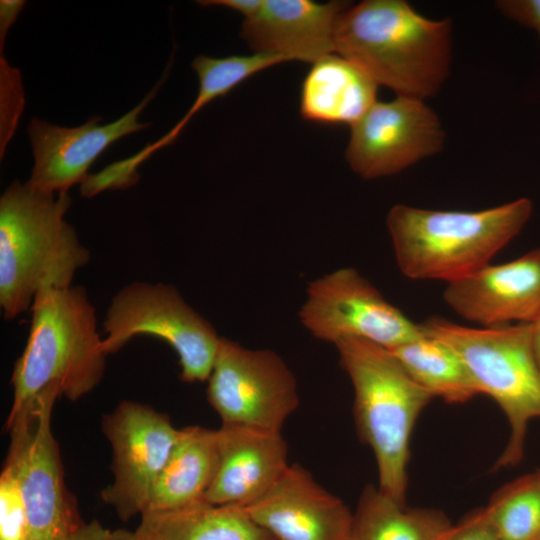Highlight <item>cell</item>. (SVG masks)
Here are the masks:
<instances>
[{
  "label": "cell",
  "mask_w": 540,
  "mask_h": 540,
  "mask_svg": "<svg viewBox=\"0 0 540 540\" xmlns=\"http://www.w3.org/2000/svg\"><path fill=\"white\" fill-rule=\"evenodd\" d=\"M335 52L397 96L425 100L448 78L452 21L426 18L403 0H365L341 15Z\"/></svg>",
  "instance_id": "6da1fadb"
},
{
  "label": "cell",
  "mask_w": 540,
  "mask_h": 540,
  "mask_svg": "<svg viewBox=\"0 0 540 540\" xmlns=\"http://www.w3.org/2000/svg\"><path fill=\"white\" fill-rule=\"evenodd\" d=\"M67 192L14 181L0 198V306L5 319L31 308L39 290L72 286L89 251L64 218Z\"/></svg>",
  "instance_id": "7a4b0ae2"
},
{
  "label": "cell",
  "mask_w": 540,
  "mask_h": 540,
  "mask_svg": "<svg viewBox=\"0 0 540 540\" xmlns=\"http://www.w3.org/2000/svg\"><path fill=\"white\" fill-rule=\"evenodd\" d=\"M531 213L528 198L479 211L398 204L388 212L386 224L404 276L450 283L490 264L521 232Z\"/></svg>",
  "instance_id": "3957f363"
},
{
  "label": "cell",
  "mask_w": 540,
  "mask_h": 540,
  "mask_svg": "<svg viewBox=\"0 0 540 540\" xmlns=\"http://www.w3.org/2000/svg\"><path fill=\"white\" fill-rule=\"evenodd\" d=\"M25 348L15 363L10 412L49 387L77 401L102 380L107 354L96 314L82 286L39 290Z\"/></svg>",
  "instance_id": "277c9868"
},
{
  "label": "cell",
  "mask_w": 540,
  "mask_h": 540,
  "mask_svg": "<svg viewBox=\"0 0 540 540\" xmlns=\"http://www.w3.org/2000/svg\"><path fill=\"white\" fill-rule=\"evenodd\" d=\"M335 346L353 385L358 435L376 460L378 488L406 502L411 434L433 397L389 349L357 338L341 340Z\"/></svg>",
  "instance_id": "5b68a950"
},
{
  "label": "cell",
  "mask_w": 540,
  "mask_h": 540,
  "mask_svg": "<svg viewBox=\"0 0 540 540\" xmlns=\"http://www.w3.org/2000/svg\"><path fill=\"white\" fill-rule=\"evenodd\" d=\"M421 326L460 355L480 394L491 397L506 415L510 435L494 468L520 463L528 424L540 418V367L532 347V324L476 328L430 318Z\"/></svg>",
  "instance_id": "8992f818"
},
{
  "label": "cell",
  "mask_w": 540,
  "mask_h": 540,
  "mask_svg": "<svg viewBox=\"0 0 540 540\" xmlns=\"http://www.w3.org/2000/svg\"><path fill=\"white\" fill-rule=\"evenodd\" d=\"M61 394L49 387L8 414L10 444L3 467L15 476L26 506L27 540H69L85 523L68 490L51 418Z\"/></svg>",
  "instance_id": "52a82bcc"
},
{
  "label": "cell",
  "mask_w": 540,
  "mask_h": 540,
  "mask_svg": "<svg viewBox=\"0 0 540 540\" xmlns=\"http://www.w3.org/2000/svg\"><path fill=\"white\" fill-rule=\"evenodd\" d=\"M103 351L118 352L133 337L150 335L177 353L180 379L207 381L220 337L214 327L182 298L172 285L134 282L112 299L103 322Z\"/></svg>",
  "instance_id": "ba28073f"
},
{
  "label": "cell",
  "mask_w": 540,
  "mask_h": 540,
  "mask_svg": "<svg viewBox=\"0 0 540 540\" xmlns=\"http://www.w3.org/2000/svg\"><path fill=\"white\" fill-rule=\"evenodd\" d=\"M207 398L222 424L281 432L297 409L296 379L272 350H251L220 337Z\"/></svg>",
  "instance_id": "9c48e42d"
},
{
  "label": "cell",
  "mask_w": 540,
  "mask_h": 540,
  "mask_svg": "<svg viewBox=\"0 0 540 540\" xmlns=\"http://www.w3.org/2000/svg\"><path fill=\"white\" fill-rule=\"evenodd\" d=\"M299 318L314 337L334 345L357 338L392 349L424 333L421 324L412 322L351 267L310 282Z\"/></svg>",
  "instance_id": "30bf717a"
},
{
  "label": "cell",
  "mask_w": 540,
  "mask_h": 540,
  "mask_svg": "<svg viewBox=\"0 0 540 540\" xmlns=\"http://www.w3.org/2000/svg\"><path fill=\"white\" fill-rule=\"evenodd\" d=\"M102 430L112 448L113 481L101 491V498L128 521L146 511L180 429L166 414L124 400L104 416Z\"/></svg>",
  "instance_id": "8fae6325"
},
{
  "label": "cell",
  "mask_w": 540,
  "mask_h": 540,
  "mask_svg": "<svg viewBox=\"0 0 540 540\" xmlns=\"http://www.w3.org/2000/svg\"><path fill=\"white\" fill-rule=\"evenodd\" d=\"M444 142L440 118L424 100L397 96L377 101L351 126L345 156L355 173L370 180L439 153Z\"/></svg>",
  "instance_id": "7c38bea8"
},
{
  "label": "cell",
  "mask_w": 540,
  "mask_h": 540,
  "mask_svg": "<svg viewBox=\"0 0 540 540\" xmlns=\"http://www.w3.org/2000/svg\"><path fill=\"white\" fill-rule=\"evenodd\" d=\"M164 77L132 110L116 121L98 124L101 117L93 116L85 124L67 128L34 118L28 135L34 155L31 176L25 182L31 188L51 192H68L88 176L92 163L112 143L149 126L140 123L138 116L156 95Z\"/></svg>",
  "instance_id": "4fadbf2b"
},
{
  "label": "cell",
  "mask_w": 540,
  "mask_h": 540,
  "mask_svg": "<svg viewBox=\"0 0 540 540\" xmlns=\"http://www.w3.org/2000/svg\"><path fill=\"white\" fill-rule=\"evenodd\" d=\"M443 298L456 314L480 327L534 323L540 317V247L447 283Z\"/></svg>",
  "instance_id": "5bb4252c"
},
{
  "label": "cell",
  "mask_w": 540,
  "mask_h": 540,
  "mask_svg": "<svg viewBox=\"0 0 540 540\" xmlns=\"http://www.w3.org/2000/svg\"><path fill=\"white\" fill-rule=\"evenodd\" d=\"M243 507L274 540H347L353 515L299 464H289L269 491Z\"/></svg>",
  "instance_id": "9a60e30c"
},
{
  "label": "cell",
  "mask_w": 540,
  "mask_h": 540,
  "mask_svg": "<svg viewBox=\"0 0 540 540\" xmlns=\"http://www.w3.org/2000/svg\"><path fill=\"white\" fill-rule=\"evenodd\" d=\"M345 1L263 0L260 10L244 19L240 36L255 52L288 61L314 63L335 52V35Z\"/></svg>",
  "instance_id": "2e32d148"
},
{
  "label": "cell",
  "mask_w": 540,
  "mask_h": 540,
  "mask_svg": "<svg viewBox=\"0 0 540 540\" xmlns=\"http://www.w3.org/2000/svg\"><path fill=\"white\" fill-rule=\"evenodd\" d=\"M218 430V467L204 501L247 506L262 497L288 468L281 432L222 424Z\"/></svg>",
  "instance_id": "e0dca14e"
},
{
  "label": "cell",
  "mask_w": 540,
  "mask_h": 540,
  "mask_svg": "<svg viewBox=\"0 0 540 540\" xmlns=\"http://www.w3.org/2000/svg\"><path fill=\"white\" fill-rule=\"evenodd\" d=\"M377 84L350 60L329 54L303 80L300 113L321 124H355L376 103Z\"/></svg>",
  "instance_id": "ac0fdd59"
},
{
  "label": "cell",
  "mask_w": 540,
  "mask_h": 540,
  "mask_svg": "<svg viewBox=\"0 0 540 540\" xmlns=\"http://www.w3.org/2000/svg\"><path fill=\"white\" fill-rule=\"evenodd\" d=\"M218 460L217 429L201 426L180 429L145 512L177 510L204 501L215 477Z\"/></svg>",
  "instance_id": "d6986e66"
},
{
  "label": "cell",
  "mask_w": 540,
  "mask_h": 540,
  "mask_svg": "<svg viewBox=\"0 0 540 540\" xmlns=\"http://www.w3.org/2000/svg\"><path fill=\"white\" fill-rule=\"evenodd\" d=\"M135 533L141 540H274L243 506L206 501L145 512Z\"/></svg>",
  "instance_id": "ffe728a7"
},
{
  "label": "cell",
  "mask_w": 540,
  "mask_h": 540,
  "mask_svg": "<svg viewBox=\"0 0 540 540\" xmlns=\"http://www.w3.org/2000/svg\"><path fill=\"white\" fill-rule=\"evenodd\" d=\"M451 527L442 511L409 507L369 485L359 497L347 540H444Z\"/></svg>",
  "instance_id": "44dd1931"
},
{
  "label": "cell",
  "mask_w": 540,
  "mask_h": 540,
  "mask_svg": "<svg viewBox=\"0 0 540 540\" xmlns=\"http://www.w3.org/2000/svg\"><path fill=\"white\" fill-rule=\"evenodd\" d=\"M286 61L288 60L281 55L264 52L223 58L197 56L192 61L191 66L198 76L199 90L188 111L162 138L146 145L137 154L119 161V168L128 176H136L139 165L154 152L172 144L191 118L204 106L216 98L226 95L255 73Z\"/></svg>",
  "instance_id": "7402d4cb"
},
{
  "label": "cell",
  "mask_w": 540,
  "mask_h": 540,
  "mask_svg": "<svg viewBox=\"0 0 540 540\" xmlns=\"http://www.w3.org/2000/svg\"><path fill=\"white\" fill-rule=\"evenodd\" d=\"M389 350L433 398L461 404L480 394L460 355L436 337L424 332L422 336Z\"/></svg>",
  "instance_id": "603a6c76"
},
{
  "label": "cell",
  "mask_w": 540,
  "mask_h": 540,
  "mask_svg": "<svg viewBox=\"0 0 540 540\" xmlns=\"http://www.w3.org/2000/svg\"><path fill=\"white\" fill-rule=\"evenodd\" d=\"M483 511L502 540H540V470L502 486Z\"/></svg>",
  "instance_id": "cb8c5ba5"
},
{
  "label": "cell",
  "mask_w": 540,
  "mask_h": 540,
  "mask_svg": "<svg viewBox=\"0 0 540 540\" xmlns=\"http://www.w3.org/2000/svg\"><path fill=\"white\" fill-rule=\"evenodd\" d=\"M28 518L15 476L3 467L0 475V540H27Z\"/></svg>",
  "instance_id": "d4e9b609"
},
{
  "label": "cell",
  "mask_w": 540,
  "mask_h": 540,
  "mask_svg": "<svg viewBox=\"0 0 540 540\" xmlns=\"http://www.w3.org/2000/svg\"><path fill=\"white\" fill-rule=\"evenodd\" d=\"M444 540H502L488 522L483 507L467 513L452 525Z\"/></svg>",
  "instance_id": "484cf974"
},
{
  "label": "cell",
  "mask_w": 540,
  "mask_h": 540,
  "mask_svg": "<svg viewBox=\"0 0 540 540\" xmlns=\"http://www.w3.org/2000/svg\"><path fill=\"white\" fill-rule=\"evenodd\" d=\"M495 6L506 18L534 30L540 41V0H499Z\"/></svg>",
  "instance_id": "4316f807"
},
{
  "label": "cell",
  "mask_w": 540,
  "mask_h": 540,
  "mask_svg": "<svg viewBox=\"0 0 540 540\" xmlns=\"http://www.w3.org/2000/svg\"><path fill=\"white\" fill-rule=\"evenodd\" d=\"M202 6H223L241 13L245 19L253 17L261 8L263 0H207L198 1Z\"/></svg>",
  "instance_id": "83f0119b"
},
{
  "label": "cell",
  "mask_w": 540,
  "mask_h": 540,
  "mask_svg": "<svg viewBox=\"0 0 540 540\" xmlns=\"http://www.w3.org/2000/svg\"><path fill=\"white\" fill-rule=\"evenodd\" d=\"M25 1L1 0L0 1V35L6 36L7 31L15 22L22 10Z\"/></svg>",
  "instance_id": "f1b7e54d"
},
{
  "label": "cell",
  "mask_w": 540,
  "mask_h": 540,
  "mask_svg": "<svg viewBox=\"0 0 540 540\" xmlns=\"http://www.w3.org/2000/svg\"><path fill=\"white\" fill-rule=\"evenodd\" d=\"M109 531L98 520H92L85 522L69 540H104Z\"/></svg>",
  "instance_id": "f546056e"
},
{
  "label": "cell",
  "mask_w": 540,
  "mask_h": 540,
  "mask_svg": "<svg viewBox=\"0 0 540 540\" xmlns=\"http://www.w3.org/2000/svg\"><path fill=\"white\" fill-rule=\"evenodd\" d=\"M532 347L536 361L540 367V317L532 323Z\"/></svg>",
  "instance_id": "4dcf8cb0"
},
{
  "label": "cell",
  "mask_w": 540,
  "mask_h": 540,
  "mask_svg": "<svg viewBox=\"0 0 540 540\" xmlns=\"http://www.w3.org/2000/svg\"><path fill=\"white\" fill-rule=\"evenodd\" d=\"M104 540H141L135 531L125 529L110 530Z\"/></svg>",
  "instance_id": "1f68e13d"
}]
</instances>
